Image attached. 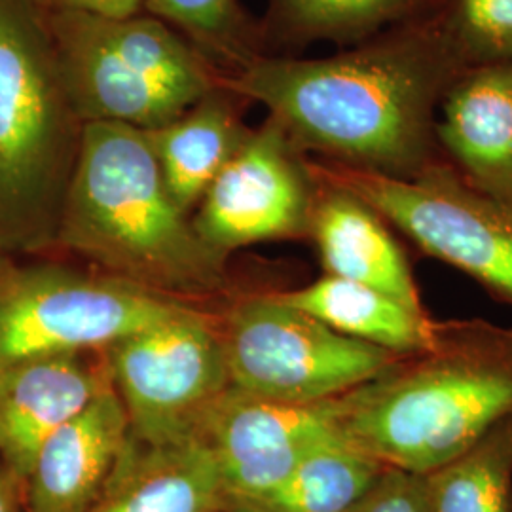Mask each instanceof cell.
Masks as SVG:
<instances>
[{
  "mask_svg": "<svg viewBox=\"0 0 512 512\" xmlns=\"http://www.w3.org/2000/svg\"><path fill=\"white\" fill-rule=\"evenodd\" d=\"M423 476L429 512H512V412Z\"/></svg>",
  "mask_w": 512,
  "mask_h": 512,
  "instance_id": "obj_21",
  "label": "cell"
},
{
  "mask_svg": "<svg viewBox=\"0 0 512 512\" xmlns=\"http://www.w3.org/2000/svg\"><path fill=\"white\" fill-rule=\"evenodd\" d=\"M143 12L179 31L222 74L262 54V33L238 0H145Z\"/></svg>",
  "mask_w": 512,
  "mask_h": 512,
  "instance_id": "obj_22",
  "label": "cell"
},
{
  "mask_svg": "<svg viewBox=\"0 0 512 512\" xmlns=\"http://www.w3.org/2000/svg\"><path fill=\"white\" fill-rule=\"evenodd\" d=\"M0 512H25L23 488L0 459Z\"/></svg>",
  "mask_w": 512,
  "mask_h": 512,
  "instance_id": "obj_26",
  "label": "cell"
},
{
  "mask_svg": "<svg viewBox=\"0 0 512 512\" xmlns=\"http://www.w3.org/2000/svg\"><path fill=\"white\" fill-rule=\"evenodd\" d=\"M220 336L232 389L274 403L338 399L403 357L330 329L277 293L241 300Z\"/></svg>",
  "mask_w": 512,
  "mask_h": 512,
  "instance_id": "obj_7",
  "label": "cell"
},
{
  "mask_svg": "<svg viewBox=\"0 0 512 512\" xmlns=\"http://www.w3.org/2000/svg\"><path fill=\"white\" fill-rule=\"evenodd\" d=\"M42 10H76L112 18H126L143 12L145 0H37Z\"/></svg>",
  "mask_w": 512,
  "mask_h": 512,
  "instance_id": "obj_25",
  "label": "cell"
},
{
  "mask_svg": "<svg viewBox=\"0 0 512 512\" xmlns=\"http://www.w3.org/2000/svg\"><path fill=\"white\" fill-rule=\"evenodd\" d=\"M220 84V82H219ZM236 93L219 86L164 128L145 131L165 186L184 213H192L251 128L243 124Z\"/></svg>",
  "mask_w": 512,
  "mask_h": 512,
  "instance_id": "obj_17",
  "label": "cell"
},
{
  "mask_svg": "<svg viewBox=\"0 0 512 512\" xmlns=\"http://www.w3.org/2000/svg\"><path fill=\"white\" fill-rule=\"evenodd\" d=\"M213 512H226V511H222V509H219V511H213Z\"/></svg>",
  "mask_w": 512,
  "mask_h": 512,
  "instance_id": "obj_28",
  "label": "cell"
},
{
  "mask_svg": "<svg viewBox=\"0 0 512 512\" xmlns=\"http://www.w3.org/2000/svg\"><path fill=\"white\" fill-rule=\"evenodd\" d=\"M313 177L317 190L308 238L327 275L372 287L410 310L425 311L410 262L384 217L346 188L321 179L315 171Z\"/></svg>",
  "mask_w": 512,
  "mask_h": 512,
  "instance_id": "obj_15",
  "label": "cell"
},
{
  "mask_svg": "<svg viewBox=\"0 0 512 512\" xmlns=\"http://www.w3.org/2000/svg\"><path fill=\"white\" fill-rule=\"evenodd\" d=\"M84 122L37 0H0V243L55 239Z\"/></svg>",
  "mask_w": 512,
  "mask_h": 512,
  "instance_id": "obj_4",
  "label": "cell"
},
{
  "mask_svg": "<svg viewBox=\"0 0 512 512\" xmlns=\"http://www.w3.org/2000/svg\"><path fill=\"white\" fill-rule=\"evenodd\" d=\"M128 440L124 404L110 387L42 444L23 482L25 512H92Z\"/></svg>",
  "mask_w": 512,
  "mask_h": 512,
  "instance_id": "obj_14",
  "label": "cell"
},
{
  "mask_svg": "<svg viewBox=\"0 0 512 512\" xmlns=\"http://www.w3.org/2000/svg\"><path fill=\"white\" fill-rule=\"evenodd\" d=\"M55 241L95 274L169 300L224 281V256L171 198L147 133L120 124L84 126Z\"/></svg>",
  "mask_w": 512,
  "mask_h": 512,
  "instance_id": "obj_2",
  "label": "cell"
},
{
  "mask_svg": "<svg viewBox=\"0 0 512 512\" xmlns=\"http://www.w3.org/2000/svg\"><path fill=\"white\" fill-rule=\"evenodd\" d=\"M511 412L512 329L448 319L431 348L342 397L340 429L384 467L429 475Z\"/></svg>",
  "mask_w": 512,
  "mask_h": 512,
  "instance_id": "obj_3",
  "label": "cell"
},
{
  "mask_svg": "<svg viewBox=\"0 0 512 512\" xmlns=\"http://www.w3.org/2000/svg\"><path fill=\"white\" fill-rule=\"evenodd\" d=\"M348 512H429L425 476L387 467Z\"/></svg>",
  "mask_w": 512,
  "mask_h": 512,
  "instance_id": "obj_24",
  "label": "cell"
},
{
  "mask_svg": "<svg viewBox=\"0 0 512 512\" xmlns=\"http://www.w3.org/2000/svg\"><path fill=\"white\" fill-rule=\"evenodd\" d=\"M222 509L219 469L200 437L145 444L129 437L92 512H213Z\"/></svg>",
  "mask_w": 512,
  "mask_h": 512,
  "instance_id": "obj_16",
  "label": "cell"
},
{
  "mask_svg": "<svg viewBox=\"0 0 512 512\" xmlns=\"http://www.w3.org/2000/svg\"><path fill=\"white\" fill-rule=\"evenodd\" d=\"M103 355L137 442L198 437L211 408L232 389L220 325L190 304Z\"/></svg>",
  "mask_w": 512,
  "mask_h": 512,
  "instance_id": "obj_9",
  "label": "cell"
},
{
  "mask_svg": "<svg viewBox=\"0 0 512 512\" xmlns=\"http://www.w3.org/2000/svg\"><path fill=\"white\" fill-rule=\"evenodd\" d=\"M310 162L321 179L368 203L425 255L465 272L512 306V209L476 190L446 158L406 181Z\"/></svg>",
  "mask_w": 512,
  "mask_h": 512,
  "instance_id": "obj_6",
  "label": "cell"
},
{
  "mask_svg": "<svg viewBox=\"0 0 512 512\" xmlns=\"http://www.w3.org/2000/svg\"><path fill=\"white\" fill-rule=\"evenodd\" d=\"M277 296L348 338L397 355L431 348L439 327L427 311L410 310L389 294L332 275Z\"/></svg>",
  "mask_w": 512,
  "mask_h": 512,
  "instance_id": "obj_18",
  "label": "cell"
},
{
  "mask_svg": "<svg viewBox=\"0 0 512 512\" xmlns=\"http://www.w3.org/2000/svg\"><path fill=\"white\" fill-rule=\"evenodd\" d=\"M44 18L65 92L84 126L154 131L220 86L222 73L147 12L112 18L44 10Z\"/></svg>",
  "mask_w": 512,
  "mask_h": 512,
  "instance_id": "obj_5",
  "label": "cell"
},
{
  "mask_svg": "<svg viewBox=\"0 0 512 512\" xmlns=\"http://www.w3.org/2000/svg\"><path fill=\"white\" fill-rule=\"evenodd\" d=\"M439 107L442 156L476 190L512 209V59L463 69Z\"/></svg>",
  "mask_w": 512,
  "mask_h": 512,
  "instance_id": "obj_13",
  "label": "cell"
},
{
  "mask_svg": "<svg viewBox=\"0 0 512 512\" xmlns=\"http://www.w3.org/2000/svg\"><path fill=\"white\" fill-rule=\"evenodd\" d=\"M342 397L283 404L226 391L198 435L219 469L222 509L268 492L315 448L344 439Z\"/></svg>",
  "mask_w": 512,
  "mask_h": 512,
  "instance_id": "obj_11",
  "label": "cell"
},
{
  "mask_svg": "<svg viewBox=\"0 0 512 512\" xmlns=\"http://www.w3.org/2000/svg\"><path fill=\"white\" fill-rule=\"evenodd\" d=\"M461 71L433 14H423L340 54L260 55L219 82L266 107L304 154L406 181L444 158L437 107Z\"/></svg>",
  "mask_w": 512,
  "mask_h": 512,
  "instance_id": "obj_1",
  "label": "cell"
},
{
  "mask_svg": "<svg viewBox=\"0 0 512 512\" xmlns=\"http://www.w3.org/2000/svg\"><path fill=\"white\" fill-rule=\"evenodd\" d=\"M431 14L463 69L512 59V0H440Z\"/></svg>",
  "mask_w": 512,
  "mask_h": 512,
  "instance_id": "obj_23",
  "label": "cell"
},
{
  "mask_svg": "<svg viewBox=\"0 0 512 512\" xmlns=\"http://www.w3.org/2000/svg\"><path fill=\"white\" fill-rule=\"evenodd\" d=\"M10 270H12V268H10L8 264H6V260H4V258H2V255H0V279H2L4 275L8 274Z\"/></svg>",
  "mask_w": 512,
  "mask_h": 512,
  "instance_id": "obj_27",
  "label": "cell"
},
{
  "mask_svg": "<svg viewBox=\"0 0 512 512\" xmlns=\"http://www.w3.org/2000/svg\"><path fill=\"white\" fill-rule=\"evenodd\" d=\"M387 467L348 440L315 448L268 492L226 505V512H348Z\"/></svg>",
  "mask_w": 512,
  "mask_h": 512,
  "instance_id": "obj_19",
  "label": "cell"
},
{
  "mask_svg": "<svg viewBox=\"0 0 512 512\" xmlns=\"http://www.w3.org/2000/svg\"><path fill=\"white\" fill-rule=\"evenodd\" d=\"M110 387L103 351L31 361L0 374V459L21 488L48 437Z\"/></svg>",
  "mask_w": 512,
  "mask_h": 512,
  "instance_id": "obj_12",
  "label": "cell"
},
{
  "mask_svg": "<svg viewBox=\"0 0 512 512\" xmlns=\"http://www.w3.org/2000/svg\"><path fill=\"white\" fill-rule=\"evenodd\" d=\"M315 190L310 160L268 116L207 188L192 224L220 256L262 241L308 238Z\"/></svg>",
  "mask_w": 512,
  "mask_h": 512,
  "instance_id": "obj_10",
  "label": "cell"
},
{
  "mask_svg": "<svg viewBox=\"0 0 512 512\" xmlns=\"http://www.w3.org/2000/svg\"><path fill=\"white\" fill-rule=\"evenodd\" d=\"M188 306L105 275L61 266L0 279V374L31 361L105 351Z\"/></svg>",
  "mask_w": 512,
  "mask_h": 512,
  "instance_id": "obj_8",
  "label": "cell"
},
{
  "mask_svg": "<svg viewBox=\"0 0 512 512\" xmlns=\"http://www.w3.org/2000/svg\"><path fill=\"white\" fill-rule=\"evenodd\" d=\"M429 0H270L262 40L306 46L317 40L357 46L387 25L420 18Z\"/></svg>",
  "mask_w": 512,
  "mask_h": 512,
  "instance_id": "obj_20",
  "label": "cell"
}]
</instances>
